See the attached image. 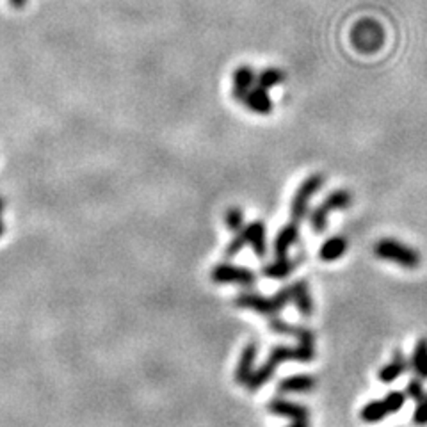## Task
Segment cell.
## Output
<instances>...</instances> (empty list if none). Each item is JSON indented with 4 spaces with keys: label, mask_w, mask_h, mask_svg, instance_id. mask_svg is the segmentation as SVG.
I'll return each mask as SVG.
<instances>
[{
    "label": "cell",
    "mask_w": 427,
    "mask_h": 427,
    "mask_svg": "<svg viewBox=\"0 0 427 427\" xmlns=\"http://www.w3.org/2000/svg\"><path fill=\"white\" fill-rule=\"evenodd\" d=\"M317 384V380L314 376L308 374H294L287 376L284 380H279L278 392L279 393H308L312 392Z\"/></svg>",
    "instance_id": "obj_17"
},
{
    "label": "cell",
    "mask_w": 427,
    "mask_h": 427,
    "mask_svg": "<svg viewBox=\"0 0 427 427\" xmlns=\"http://www.w3.org/2000/svg\"><path fill=\"white\" fill-rule=\"evenodd\" d=\"M296 266H297V262L292 260L290 257H276L275 262H270V264L264 266L262 275L266 276V278L285 279L292 275Z\"/></svg>",
    "instance_id": "obj_19"
},
{
    "label": "cell",
    "mask_w": 427,
    "mask_h": 427,
    "mask_svg": "<svg viewBox=\"0 0 427 427\" xmlns=\"http://www.w3.org/2000/svg\"><path fill=\"white\" fill-rule=\"evenodd\" d=\"M210 278L216 284H235L240 287H253L257 284V275L249 267L235 266V264H228V262H222L214 266L210 270Z\"/></svg>",
    "instance_id": "obj_9"
},
{
    "label": "cell",
    "mask_w": 427,
    "mask_h": 427,
    "mask_svg": "<svg viewBox=\"0 0 427 427\" xmlns=\"http://www.w3.org/2000/svg\"><path fill=\"white\" fill-rule=\"evenodd\" d=\"M249 246L258 258H264L267 253V239H266V222L253 221L244 224L242 230L235 233V237L228 242L227 257H237L242 249Z\"/></svg>",
    "instance_id": "obj_3"
},
{
    "label": "cell",
    "mask_w": 427,
    "mask_h": 427,
    "mask_svg": "<svg viewBox=\"0 0 427 427\" xmlns=\"http://www.w3.org/2000/svg\"><path fill=\"white\" fill-rule=\"evenodd\" d=\"M413 422L417 426H427V393L417 402V408L413 411Z\"/></svg>",
    "instance_id": "obj_25"
},
{
    "label": "cell",
    "mask_w": 427,
    "mask_h": 427,
    "mask_svg": "<svg viewBox=\"0 0 427 427\" xmlns=\"http://www.w3.org/2000/svg\"><path fill=\"white\" fill-rule=\"evenodd\" d=\"M315 360V344L312 342H299L296 347L290 345H276L270 349L269 356L257 371L253 372L251 380L246 383V388L249 392H258L264 384L269 383L275 376L276 369L285 362H299V363H310Z\"/></svg>",
    "instance_id": "obj_1"
},
{
    "label": "cell",
    "mask_w": 427,
    "mask_h": 427,
    "mask_svg": "<svg viewBox=\"0 0 427 427\" xmlns=\"http://www.w3.org/2000/svg\"><path fill=\"white\" fill-rule=\"evenodd\" d=\"M240 104H244L249 111H253V113L260 114V116H267L275 109V104L270 100V96L267 95V89L260 86L251 87Z\"/></svg>",
    "instance_id": "obj_13"
},
{
    "label": "cell",
    "mask_w": 427,
    "mask_h": 427,
    "mask_svg": "<svg viewBox=\"0 0 427 427\" xmlns=\"http://www.w3.org/2000/svg\"><path fill=\"white\" fill-rule=\"evenodd\" d=\"M324 185V174L314 173L306 176L301 185L297 187L296 194L292 198V203H290V221L299 222L308 216V205L310 200L321 191V187Z\"/></svg>",
    "instance_id": "obj_8"
},
{
    "label": "cell",
    "mask_w": 427,
    "mask_h": 427,
    "mask_svg": "<svg viewBox=\"0 0 427 427\" xmlns=\"http://www.w3.org/2000/svg\"><path fill=\"white\" fill-rule=\"evenodd\" d=\"M353 203V194L347 189H336V191L330 192L326 200L314 210L308 214L310 227L315 233H324L327 228V219L333 210H345Z\"/></svg>",
    "instance_id": "obj_5"
},
{
    "label": "cell",
    "mask_w": 427,
    "mask_h": 427,
    "mask_svg": "<svg viewBox=\"0 0 427 427\" xmlns=\"http://www.w3.org/2000/svg\"><path fill=\"white\" fill-rule=\"evenodd\" d=\"M288 427H310V424H308V420H294V422Z\"/></svg>",
    "instance_id": "obj_27"
},
{
    "label": "cell",
    "mask_w": 427,
    "mask_h": 427,
    "mask_svg": "<svg viewBox=\"0 0 427 427\" xmlns=\"http://www.w3.org/2000/svg\"><path fill=\"white\" fill-rule=\"evenodd\" d=\"M269 330L278 333V335L296 336L299 342H312V344H315V333L312 330H308L305 326H296V324L285 323L284 319H279L278 315L269 317Z\"/></svg>",
    "instance_id": "obj_12"
},
{
    "label": "cell",
    "mask_w": 427,
    "mask_h": 427,
    "mask_svg": "<svg viewBox=\"0 0 427 427\" xmlns=\"http://www.w3.org/2000/svg\"><path fill=\"white\" fill-rule=\"evenodd\" d=\"M285 80V73L279 68H266L257 75V86L264 87V89H273V87L279 86Z\"/></svg>",
    "instance_id": "obj_22"
},
{
    "label": "cell",
    "mask_w": 427,
    "mask_h": 427,
    "mask_svg": "<svg viewBox=\"0 0 427 427\" xmlns=\"http://www.w3.org/2000/svg\"><path fill=\"white\" fill-rule=\"evenodd\" d=\"M374 255L381 260L392 262L404 269H417L420 266V253L415 248L402 244L395 239H381L376 242Z\"/></svg>",
    "instance_id": "obj_4"
},
{
    "label": "cell",
    "mask_w": 427,
    "mask_h": 427,
    "mask_svg": "<svg viewBox=\"0 0 427 427\" xmlns=\"http://www.w3.org/2000/svg\"><path fill=\"white\" fill-rule=\"evenodd\" d=\"M408 367H410V362L406 360L402 351H395L392 356V362L381 367L380 372H378V378H380L381 383H393L408 371Z\"/></svg>",
    "instance_id": "obj_18"
},
{
    "label": "cell",
    "mask_w": 427,
    "mask_h": 427,
    "mask_svg": "<svg viewBox=\"0 0 427 427\" xmlns=\"http://www.w3.org/2000/svg\"><path fill=\"white\" fill-rule=\"evenodd\" d=\"M224 224H227L228 231H233L237 233L239 230L244 228V210L239 209V207H230V209L224 212Z\"/></svg>",
    "instance_id": "obj_23"
},
{
    "label": "cell",
    "mask_w": 427,
    "mask_h": 427,
    "mask_svg": "<svg viewBox=\"0 0 427 427\" xmlns=\"http://www.w3.org/2000/svg\"><path fill=\"white\" fill-rule=\"evenodd\" d=\"M267 410L270 411L276 417H281V419L288 420H308L310 410L306 406L299 404V402L287 401V399H281V397H276L273 401L267 404Z\"/></svg>",
    "instance_id": "obj_10"
},
{
    "label": "cell",
    "mask_w": 427,
    "mask_h": 427,
    "mask_svg": "<svg viewBox=\"0 0 427 427\" xmlns=\"http://www.w3.org/2000/svg\"><path fill=\"white\" fill-rule=\"evenodd\" d=\"M257 84V75L251 66H239L233 71V87H231V95L237 102L244 100L248 91Z\"/></svg>",
    "instance_id": "obj_14"
},
{
    "label": "cell",
    "mask_w": 427,
    "mask_h": 427,
    "mask_svg": "<svg viewBox=\"0 0 427 427\" xmlns=\"http://www.w3.org/2000/svg\"><path fill=\"white\" fill-rule=\"evenodd\" d=\"M424 395H426V392H424L422 378H419V376H417V378H411V380L408 381V386H406V397L411 399V401L419 402Z\"/></svg>",
    "instance_id": "obj_24"
},
{
    "label": "cell",
    "mask_w": 427,
    "mask_h": 427,
    "mask_svg": "<svg viewBox=\"0 0 427 427\" xmlns=\"http://www.w3.org/2000/svg\"><path fill=\"white\" fill-rule=\"evenodd\" d=\"M351 43L362 54L378 52L384 43V31L381 23L371 18H363L351 31Z\"/></svg>",
    "instance_id": "obj_6"
},
{
    "label": "cell",
    "mask_w": 427,
    "mask_h": 427,
    "mask_svg": "<svg viewBox=\"0 0 427 427\" xmlns=\"http://www.w3.org/2000/svg\"><path fill=\"white\" fill-rule=\"evenodd\" d=\"M406 399H408L406 392L393 390V392L386 393L383 399H378V401H372L363 406L362 411H360V419L365 424L381 422V420L390 417V415L402 410V406L406 404Z\"/></svg>",
    "instance_id": "obj_7"
},
{
    "label": "cell",
    "mask_w": 427,
    "mask_h": 427,
    "mask_svg": "<svg viewBox=\"0 0 427 427\" xmlns=\"http://www.w3.org/2000/svg\"><path fill=\"white\" fill-rule=\"evenodd\" d=\"M292 303L290 297V288L284 287L275 296H262L257 292H242L235 297V306L244 310H253L257 314L266 315V317H275L279 312Z\"/></svg>",
    "instance_id": "obj_2"
},
{
    "label": "cell",
    "mask_w": 427,
    "mask_h": 427,
    "mask_svg": "<svg viewBox=\"0 0 427 427\" xmlns=\"http://www.w3.org/2000/svg\"><path fill=\"white\" fill-rule=\"evenodd\" d=\"M258 356V345L255 342H249L242 347L239 356V362H237L235 367V381L242 386L251 380V376L255 372V362H257Z\"/></svg>",
    "instance_id": "obj_11"
},
{
    "label": "cell",
    "mask_w": 427,
    "mask_h": 427,
    "mask_svg": "<svg viewBox=\"0 0 427 427\" xmlns=\"http://www.w3.org/2000/svg\"><path fill=\"white\" fill-rule=\"evenodd\" d=\"M290 297H292V303L296 305V308L299 310V314L303 317H312L314 314L315 305H314V299H312V294H310V288L306 285L305 279H297L290 285Z\"/></svg>",
    "instance_id": "obj_15"
},
{
    "label": "cell",
    "mask_w": 427,
    "mask_h": 427,
    "mask_svg": "<svg viewBox=\"0 0 427 427\" xmlns=\"http://www.w3.org/2000/svg\"><path fill=\"white\" fill-rule=\"evenodd\" d=\"M9 4L13 5L14 9H22V8H25L27 0H9Z\"/></svg>",
    "instance_id": "obj_26"
},
{
    "label": "cell",
    "mask_w": 427,
    "mask_h": 427,
    "mask_svg": "<svg viewBox=\"0 0 427 427\" xmlns=\"http://www.w3.org/2000/svg\"><path fill=\"white\" fill-rule=\"evenodd\" d=\"M349 248V242L344 235H335L327 239L321 249H319V257L323 262H335L345 255Z\"/></svg>",
    "instance_id": "obj_20"
},
{
    "label": "cell",
    "mask_w": 427,
    "mask_h": 427,
    "mask_svg": "<svg viewBox=\"0 0 427 427\" xmlns=\"http://www.w3.org/2000/svg\"><path fill=\"white\" fill-rule=\"evenodd\" d=\"M297 240H299V222L290 221L288 224L281 227L275 239V244H273L276 257H288V251Z\"/></svg>",
    "instance_id": "obj_16"
},
{
    "label": "cell",
    "mask_w": 427,
    "mask_h": 427,
    "mask_svg": "<svg viewBox=\"0 0 427 427\" xmlns=\"http://www.w3.org/2000/svg\"><path fill=\"white\" fill-rule=\"evenodd\" d=\"M410 365L413 367L415 374L422 378V380H427V341L422 338V341L417 342L415 345L413 353H411V360Z\"/></svg>",
    "instance_id": "obj_21"
}]
</instances>
